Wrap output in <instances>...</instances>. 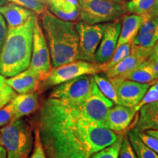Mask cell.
Here are the masks:
<instances>
[{
	"mask_svg": "<svg viewBox=\"0 0 158 158\" xmlns=\"http://www.w3.org/2000/svg\"><path fill=\"white\" fill-rule=\"evenodd\" d=\"M92 78H93L94 81L99 90L106 98L113 102L114 104L120 105L114 85L112 84L111 81L107 76H103V75H99L98 73L93 75Z\"/></svg>",
	"mask_w": 158,
	"mask_h": 158,
	"instance_id": "obj_23",
	"label": "cell"
},
{
	"mask_svg": "<svg viewBox=\"0 0 158 158\" xmlns=\"http://www.w3.org/2000/svg\"><path fill=\"white\" fill-rule=\"evenodd\" d=\"M6 1H7V0H0V6L5 5L6 3Z\"/></svg>",
	"mask_w": 158,
	"mask_h": 158,
	"instance_id": "obj_45",
	"label": "cell"
},
{
	"mask_svg": "<svg viewBox=\"0 0 158 158\" xmlns=\"http://www.w3.org/2000/svg\"><path fill=\"white\" fill-rule=\"evenodd\" d=\"M37 14L34 13L23 24L9 29L0 51V74L13 77L27 70L31 62L33 29Z\"/></svg>",
	"mask_w": 158,
	"mask_h": 158,
	"instance_id": "obj_3",
	"label": "cell"
},
{
	"mask_svg": "<svg viewBox=\"0 0 158 158\" xmlns=\"http://www.w3.org/2000/svg\"><path fill=\"white\" fill-rule=\"evenodd\" d=\"M136 133L140 139L144 144L150 148L152 150H153L155 153L158 155V139L153 136L148 135L144 131H136Z\"/></svg>",
	"mask_w": 158,
	"mask_h": 158,
	"instance_id": "obj_34",
	"label": "cell"
},
{
	"mask_svg": "<svg viewBox=\"0 0 158 158\" xmlns=\"http://www.w3.org/2000/svg\"><path fill=\"white\" fill-rule=\"evenodd\" d=\"M40 19L53 68L79 60V38L76 23L59 19L48 9L41 14Z\"/></svg>",
	"mask_w": 158,
	"mask_h": 158,
	"instance_id": "obj_2",
	"label": "cell"
},
{
	"mask_svg": "<svg viewBox=\"0 0 158 158\" xmlns=\"http://www.w3.org/2000/svg\"><path fill=\"white\" fill-rule=\"evenodd\" d=\"M144 132L147 134H148V135L153 136V137H155L158 139V130H145Z\"/></svg>",
	"mask_w": 158,
	"mask_h": 158,
	"instance_id": "obj_39",
	"label": "cell"
},
{
	"mask_svg": "<svg viewBox=\"0 0 158 158\" xmlns=\"http://www.w3.org/2000/svg\"><path fill=\"white\" fill-rule=\"evenodd\" d=\"M28 69L40 76L42 82L46 78L51 70L50 51L37 18L35 20L33 29L32 51Z\"/></svg>",
	"mask_w": 158,
	"mask_h": 158,
	"instance_id": "obj_9",
	"label": "cell"
},
{
	"mask_svg": "<svg viewBox=\"0 0 158 158\" xmlns=\"http://www.w3.org/2000/svg\"><path fill=\"white\" fill-rule=\"evenodd\" d=\"M93 86V78L89 75L77 77L57 85L49 98L59 99L73 104H79L89 95Z\"/></svg>",
	"mask_w": 158,
	"mask_h": 158,
	"instance_id": "obj_7",
	"label": "cell"
},
{
	"mask_svg": "<svg viewBox=\"0 0 158 158\" xmlns=\"http://www.w3.org/2000/svg\"><path fill=\"white\" fill-rule=\"evenodd\" d=\"M143 22L132 43L143 48H154L158 41V16L142 15Z\"/></svg>",
	"mask_w": 158,
	"mask_h": 158,
	"instance_id": "obj_15",
	"label": "cell"
},
{
	"mask_svg": "<svg viewBox=\"0 0 158 158\" xmlns=\"http://www.w3.org/2000/svg\"><path fill=\"white\" fill-rule=\"evenodd\" d=\"M152 55H153V56H155L156 57H158V41L157 43H156L155 46H154L153 53H152Z\"/></svg>",
	"mask_w": 158,
	"mask_h": 158,
	"instance_id": "obj_41",
	"label": "cell"
},
{
	"mask_svg": "<svg viewBox=\"0 0 158 158\" xmlns=\"http://www.w3.org/2000/svg\"><path fill=\"white\" fill-rule=\"evenodd\" d=\"M8 2L21 5V7L34 12L35 14L41 15L47 10V6L37 0H7Z\"/></svg>",
	"mask_w": 158,
	"mask_h": 158,
	"instance_id": "obj_28",
	"label": "cell"
},
{
	"mask_svg": "<svg viewBox=\"0 0 158 158\" xmlns=\"http://www.w3.org/2000/svg\"><path fill=\"white\" fill-rule=\"evenodd\" d=\"M121 25V19L106 23L101 41L96 51L94 63L103 64L113 56L114 51L117 46Z\"/></svg>",
	"mask_w": 158,
	"mask_h": 158,
	"instance_id": "obj_12",
	"label": "cell"
},
{
	"mask_svg": "<svg viewBox=\"0 0 158 158\" xmlns=\"http://www.w3.org/2000/svg\"><path fill=\"white\" fill-rule=\"evenodd\" d=\"M100 65L96 63L86 62L84 60H76L68 64L62 65L58 68H53L42 82L40 88L51 87L59 85L77 77L89 75L98 74L101 73Z\"/></svg>",
	"mask_w": 158,
	"mask_h": 158,
	"instance_id": "obj_6",
	"label": "cell"
},
{
	"mask_svg": "<svg viewBox=\"0 0 158 158\" xmlns=\"http://www.w3.org/2000/svg\"><path fill=\"white\" fill-rule=\"evenodd\" d=\"M16 97V93L10 86L5 84L0 88V108H3Z\"/></svg>",
	"mask_w": 158,
	"mask_h": 158,
	"instance_id": "obj_30",
	"label": "cell"
},
{
	"mask_svg": "<svg viewBox=\"0 0 158 158\" xmlns=\"http://www.w3.org/2000/svg\"><path fill=\"white\" fill-rule=\"evenodd\" d=\"M114 102L101 93L93 80L92 92L88 98L78 104L85 117L98 125L106 127L108 110L114 106Z\"/></svg>",
	"mask_w": 158,
	"mask_h": 158,
	"instance_id": "obj_10",
	"label": "cell"
},
{
	"mask_svg": "<svg viewBox=\"0 0 158 158\" xmlns=\"http://www.w3.org/2000/svg\"><path fill=\"white\" fill-rule=\"evenodd\" d=\"M49 10L55 16L63 21L73 22L80 19V10L68 0H50Z\"/></svg>",
	"mask_w": 158,
	"mask_h": 158,
	"instance_id": "obj_20",
	"label": "cell"
},
{
	"mask_svg": "<svg viewBox=\"0 0 158 158\" xmlns=\"http://www.w3.org/2000/svg\"><path fill=\"white\" fill-rule=\"evenodd\" d=\"M126 135L129 139L137 158H158L157 154L142 142L136 133L135 130H128Z\"/></svg>",
	"mask_w": 158,
	"mask_h": 158,
	"instance_id": "obj_22",
	"label": "cell"
},
{
	"mask_svg": "<svg viewBox=\"0 0 158 158\" xmlns=\"http://www.w3.org/2000/svg\"><path fill=\"white\" fill-rule=\"evenodd\" d=\"M156 101H158V91L156 90L152 86H150L147 93L145 94V95L143 96V98H142V100L140 101L139 103L134 108H135V111L138 112V110L141 109V107H143L145 105Z\"/></svg>",
	"mask_w": 158,
	"mask_h": 158,
	"instance_id": "obj_31",
	"label": "cell"
},
{
	"mask_svg": "<svg viewBox=\"0 0 158 158\" xmlns=\"http://www.w3.org/2000/svg\"><path fill=\"white\" fill-rule=\"evenodd\" d=\"M136 113L134 108L116 105L108 110L106 128L118 134H122L130 127Z\"/></svg>",
	"mask_w": 158,
	"mask_h": 158,
	"instance_id": "obj_14",
	"label": "cell"
},
{
	"mask_svg": "<svg viewBox=\"0 0 158 158\" xmlns=\"http://www.w3.org/2000/svg\"><path fill=\"white\" fill-rule=\"evenodd\" d=\"M131 45L132 43H124V44H122L119 45V46L116 47L111 58L107 62L105 63V64H99L102 72L105 73L108 69L115 66L116 64L122 62L127 56H129L130 54V51H131Z\"/></svg>",
	"mask_w": 158,
	"mask_h": 158,
	"instance_id": "obj_24",
	"label": "cell"
},
{
	"mask_svg": "<svg viewBox=\"0 0 158 158\" xmlns=\"http://www.w3.org/2000/svg\"><path fill=\"white\" fill-rule=\"evenodd\" d=\"M30 158H47L41 142L39 130L37 127L35 129L34 149Z\"/></svg>",
	"mask_w": 158,
	"mask_h": 158,
	"instance_id": "obj_33",
	"label": "cell"
},
{
	"mask_svg": "<svg viewBox=\"0 0 158 158\" xmlns=\"http://www.w3.org/2000/svg\"><path fill=\"white\" fill-rule=\"evenodd\" d=\"M119 77L141 84H150L154 81L157 80L155 73L148 64L147 61L133 70L121 75Z\"/></svg>",
	"mask_w": 158,
	"mask_h": 158,
	"instance_id": "obj_21",
	"label": "cell"
},
{
	"mask_svg": "<svg viewBox=\"0 0 158 158\" xmlns=\"http://www.w3.org/2000/svg\"><path fill=\"white\" fill-rule=\"evenodd\" d=\"M112 1L117 2H124V0H112Z\"/></svg>",
	"mask_w": 158,
	"mask_h": 158,
	"instance_id": "obj_46",
	"label": "cell"
},
{
	"mask_svg": "<svg viewBox=\"0 0 158 158\" xmlns=\"http://www.w3.org/2000/svg\"><path fill=\"white\" fill-rule=\"evenodd\" d=\"M80 19L89 24L109 23L115 21L127 12L125 3L112 0H78Z\"/></svg>",
	"mask_w": 158,
	"mask_h": 158,
	"instance_id": "obj_5",
	"label": "cell"
},
{
	"mask_svg": "<svg viewBox=\"0 0 158 158\" xmlns=\"http://www.w3.org/2000/svg\"><path fill=\"white\" fill-rule=\"evenodd\" d=\"M13 104L12 100L3 108H0V127L13 122Z\"/></svg>",
	"mask_w": 158,
	"mask_h": 158,
	"instance_id": "obj_29",
	"label": "cell"
},
{
	"mask_svg": "<svg viewBox=\"0 0 158 158\" xmlns=\"http://www.w3.org/2000/svg\"><path fill=\"white\" fill-rule=\"evenodd\" d=\"M6 84V79L3 76L0 74V88Z\"/></svg>",
	"mask_w": 158,
	"mask_h": 158,
	"instance_id": "obj_42",
	"label": "cell"
},
{
	"mask_svg": "<svg viewBox=\"0 0 158 158\" xmlns=\"http://www.w3.org/2000/svg\"><path fill=\"white\" fill-rule=\"evenodd\" d=\"M150 85H151L153 88H155L156 90L158 91V79L154 81H152V83H150Z\"/></svg>",
	"mask_w": 158,
	"mask_h": 158,
	"instance_id": "obj_43",
	"label": "cell"
},
{
	"mask_svg": "<svg viewBox=\"0 0 158 158\" xmlns=\"http://www.w3.org/2000/svg\"><path fill=\"white\" fill-rule=\"evenodd\" d=\"M137 119L134 122L131 129L133 130L141 124L145 123L149 120L158 117V101L151 102L141 107L139 110Z\"/></svg>",
	"mask_w": 158,
	"mask_h": 158,
	"instance_id": "obj_25",
	"label": "cell"
},
{
	"mask_svg": "<svg viewBox=\"0 0 158 158\" xmlns=\"http://www.w3.org/2000/svg\"><path fill=\"white\" fill-rule=\"evenodd\" d=\"M155 2V0H130L125 3V8L131 14L143 15L149 13Z\"/></svg>",
	"mask_w": 158,
	"mask_h": 158,
	"instance_id": "obj_26",
	"label": "cell"
},
{
	"mask_svg": "<svg viewBox=\"0 0 158 158\" xmlns=\"http://www.w3.org/2000/svg\"><path fill=\"white\" fill-rule=\"evenodd\" d=\"M41 82V76L29 69H27L10 78L6 79V84L19 94L35 92L40 88Z\"/></svg>",
	"mask_w": 158,
	"mask_h": 158,
	"instance_id": "obj_16",
	"label": "cell"
},
{
	"mask_svg": "<svg viewBox=\"0 0 158 158\" xmlns=\"http://www.w3.org/2000/svg\"><path fill=\"white\" fill-rule=\"evenodd\" d=\"M37 128L47 158H89L121 135L88 120L78 104L52 98L40 108Z\"/></svg>",
	"mask_w": 158,
	"mask_h": 158,
	"instance_id": "obj_1",
	"label": "cell"
},
{
	"mask_svg": "<svg viewBox=\"0 0 158 158\" xmlns=\"http://www.w3.org/2000/svg\"><path fill=\"white\" fill-rule=\"evenodd\" d=\"M121 29L116 47L133 42L143 22V17L142 15L129 13L124 14L121 18Z\"/></svg>",
	"mask_w": 158,
	"mask_h": 158,
	"instance_id": "obj_18",
	"label": "cell"
},
{
	"mask_svg": "<svg viewBox=\"0 0 158 158\" xmlns=\"http://www.w3.org/2000/svg\"><path fill=\"white\" fill-rule=\"evenodd\" d=\"M118 158H137L126 133L124 135L123 141L120 147Z\"/></svg>",
	"mask_w": 158,
	"mask_h": 158,
	"instance_id": "obj_32",
	"label": "cell"
},
{
	"mask_svg": "<svg viewBox=\"0 0 158 158\" xmlns=\"http://www.w3.org/2000/svg\"><path fill=\"white\" fill-rule=\"evenodd\" d=\"M0 13L5 16L9 29H14L23 24L35 13L14 3H9L0 6Z\"/></svg>",
	"mask_w": 158,
	"mask_h": 158,
	"instance_id": "obj_19",
	"label": "cell"
},
{
	"mask_svg": "<svg viewBox=\"0 0 158 158\" xmlns=\"http://www.w3.org/2000/svg\"><path fill=\"white\" fill-rule=\"evenodd\" d=\"M124 135V133H122L117 141L114 142L113 144L94 154L89 158H118L120 147L123 141Z\"/></svg>",
	"mask_w": 158,
	"mask_h": 158,
	"instance_id": "obj_27",
	"label": "cell"
},
{
	"mask_svg": "<svg viewBox=\"0 0 158 158\" xmlns=\"http://www.w3.org/2000/svg\"><path fill=\"white\" fill-rule=\"evenodd\" d=\"M6 35H7V27L3 17L0 15V51L5 43Z\"/></svg>",
	"mask_w": 158,
	"mask_h": 158,
	"instance_id": "obj_36",
	"label": "cell"
},
{
	"mask_svg": "<svg viewBox=\"0 0 158 158\" xmlns=\"http://www.w3.org/2000/svg\"><path fill=\"white\" fill-rule=\"evenodd\" d=\"M106 23L89 24L81 21L76 23L79 38V60L94 63V56L103 35Z\"/></svg>",
	"mask_w": 158,
	"mask_h": 158,
	"instance_id": "obj_8",
	"label": "cell"
},
{
	"mask_svg": "<svg viewBox=\"0 0 158 158\" xmlns=\"http://www.w3.org/2000/svg\"><path fill=\"white\" fill-rule=\"evenodd\" d=\"M133 130H136V131H145V130H158V117L154 118V119L149 120V121L141 124V125Z\"/></svg>",
	"mask_w": 158,
	"mask_h": 158,
	"instance_id": "obj_35",
	"label": "cell"
},
{
	"mask_svg": "<svg viewBox=\"0 0 158 158\" xmlns=\"http://www.w3.org/2000/svg\"><path fill=\"white\" fill-rule=\"evenodd\" d=\"M34 138L30 125L19 118L0 130V143L5 148L7 158H28Z\"/></svg>",
	"mask_w": 158,
	"mask_h": 158,
	"instance_id": "obj_4",
	"label": "cell"
},
{
	"mask_svg": "<svg viewBox=\"0 0 158 158\" xmlns=\"http://www.w3.org/2000/svg\"><path fill=\"white\" fill-rule=\"evenodd\" d=\"M12 102L13 104V122L34 113L40 107L38 95L35 92L16 95Z\"/></svg>",
	"mask_w": 158,
	"mask_h": 158,
	"instance_id": "obj_17",
	"label": "cell"
},
{
	"mask_svg": "<svg viewBox=\"0 0 158 158\" xmlns=\"http://www.w3.org/2000/svg\"><path fill=\"white\" fill-rule=\"evenodd\" d=\"M109 79L114 85L120 105L130 108H135L139 103L151 86L150 84H141L119 76Z\"/></svg>",
	"mask_w": 158,
	"mask_h": 158,
	"instance_id": "obj_11",
	"label": "cell"
},
{
	"mask_svg": "<svg viewBox=\"0 0 158 158\" xmlns=\"http://www.w3.org/2000/svg\"><path fill=\"white\" fill-rule=\"evenodd\" d=\"M149 13L153 16H158V0H155V2L152 8Z\"/></svg>",
	"mask_w": 158,
	"mask_h": 158,
	"instance_id": "obj_38",
	"label": "cell"
},
{
	"mask_svg": "<svg viewBox=\"0 0 158 158\" xmlns=\"http://www.w3.org/2000/svg\"><path fill=\"white\" fill-rule=\"evenodd\" d=\"M37 1H38L39 2L42 3V4H43V5H45L46 6H48L49 2H50V0H37Z\"/></svg>",
	"mask_w": 158,
	"mask_h": 158,
	"instance_id": "obj_44",
	"label": "cell"
},
{
	"mask_svg": "<svg viewBox=\"0 0 158 158\" xmlns=\"http://www.w3.org/2000/svg\"><path fill=\"white\" fill-rule=\"evenodd\" d=\"M0 158H7V152L1 143H0Z\"/></svg>",
	"mask_w": 158,
	"mask_h": 158,
	"instance_id": "obj_40",
	"label": "cell"
},
{
	"mask_svg": "<svg viewBox=\"0 0 158 158\" xmlns=\"http://www.w3.org/2000/svg\"><path fill=\"white\" fill-rule=\"evenodd\" d=\"M153 48H143L132 43L131 51L129 56H127L115 66L106 70L105 72L106 76L108 78H111L121 76L128 71L135 68L149 58V56L153 53Z\"/></svg>",
	"mask_w": 158,
	"mask_h": 158,
	"instance_id": "obj_13",
	"label": "cell"
},
{
	"mask_svg": "<svg viewBox=\"0 0 158 158\" xmlns=\"http://www.w3.org/2000/svg\"><path fill=\"white\" fill-rule=\"evenodd\" d=\"M147 62L149 65L152 70L156 78L158 79V57L151 55L149 56V58L147 60Z\"/></svg>",
	"mask_w": 158,
	"mask_h": 158,
	"instance_id": "obj_37",
	"label": "cell"
}]
</instances>
